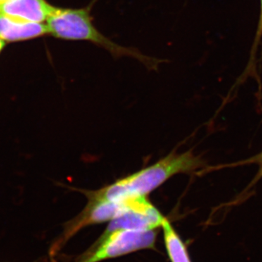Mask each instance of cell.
<instances>
[{
	"mask_svg": "<svg viewBox=\"0 0 262 262\" xmlns=\"http://www.w3.org/2000/svg\"><path fill=\"white\" fill-rule=\"evenodd\" d=\"M129 208L125 213L110 221L105 232L117 229L153 230L162 227L166 219L147 199L146 196L127 198Z\"/></svg>",
	"mask_w": 262,
	"mask_h": 262,
	"instance_id": "cell-4",
	"label": "cell"
},
{
	"mask_svg": "<svg viewBox=\"0 0 262 262\" xmlns=\"http://www.w3.org/2000/svg\"><path fill=\"white\" fill-rule=\"evenodd\" d=\"M203 166V160L192 151L171 153L151 166L91 192L98 198L112 201L146 196L173 176L192 173Z\"/></svg>",
	"mask_w": 262,
	"mask_h": 262,
	"instance_id": "cell-2",
	"label": "cell"
},
{
	"mask_svg": "<svg viewBox=\"0 0 262 262\" xmlns=\"http://www.w3.org/2000/svg\"><path fill=\"white\" fill-rule=\"evenodd\" d=\"M56 8L47 0H12L0 5V12L26 21L44 23Z\"/></svg>",
	"mask_w": 262,
	"mask_h": 262,
	"instance_id": "cell-6",
	"label": "cell"
},
{
	"mask_svg": "<svg viewBox=\"0 0 262 262\" xmlns=\"http://www.w3.org/2000/svg\"><path fill=\"white\" fill-rule=\"evenodd\" d=\"M5 45V42L3 40V39L0 38V53H1L2 51H3V48H4V46Z\"/></svg>",
	"mask_w": 262,
	"mask_h": 262,
	"instance_id": "cell-11",
	"label": "cell"
},
{
	"mask_svg": "<svg viewBox=\"0 0 262 262\" xmlns=\"http://www.w3.org/2000/svg\"><path fill=\"white\" fill-rule=\"evenodd\" d=\"M46 34H48L47 24L26 21L0 12V38L4 42H20Z\"/></svg>",
	"mask_w": 262,
	"mask_h": 262,
	"instance_id": "cell-7",
	"label": "cell"
},
{
	"mask_svg": "<svg viewBox=\"0 0 262 262\" xmlns=\"http://www.w3.org/2000/svg\"><path fill=\"white\" fill-rule=\"evenodd\" d=\"M10 1H12V0H0V5L5 4V3H8Z\"/></svg>",
	"mask_w": 262,
	"mask_h": 262,
	"instance_id": "cell-12",
	"label": "cell"
},
{
	"mask_svg": "<svg viewBox=\"0 0 262 262\" xmlns=\"http://www.w3.org/2000/svg\"><path fill=\"white\" fill-rule=\"evenodd\" d=\"M84 193L89 199V203L80 214L67 224L63 233V239H68L86 226L112 221L128 209L127 199L121 201H107L93 195L90 192Z\"/></svg>",
	"mask_w": 262,
	"mask_h": 262,
	"instance_id": "cell-5",
	"label": "cell"
},
{
	"mask_svg": "<svg viewBox=\"0 0 262 262\" xmlns=\"http://www.w3.org/2000/svg\"><path fill=\"white\" fill-rule=\"evenodd\" d=\"M48 34L71 41H86L106 50L115 58L130 57L141 62L149 70H155L163 60L143 54L136 48L120 46L108 39L95 27L89 7L62 8L57 7L46 21Z\"/></svg>",
	"mask_w": 262,
	"mask_h": 262,
	"instance_id": "cell-1",
	"label": "cell"
},
{
	"mask_svg": "<svg viewBox=\"0 0 262 262\" xmlns=\"http://www.w3.org/2000/svg\"><path fill=\"white\" fill-rule=\"evenodd\" d=\"M164 238L167 251L172 262H191L185 245L174 230L168 220L163 226Z\"/></svg>",
	"mask_w": 262,
	"mask_h": 262,
	"instance_id": "cell-8",
	"label": "cell"
},
{
	"mask_svg": "<svg viewBox=\"0 0 262 262\" xmlns=\"http://www.w3.org/2000/svg\"><path fill=\"white\" fill-rule=\"evenodd\" d=\"M257 164L258 165V170L256 173V177L253 179L251 185L256 184L258 181L262 178V151L259 154L256 155V156L252 157V158H248V159L244 160V161L241 162V164Z\"/></svg>",
	"mask_w": 262,
	"mask_h": 262,
	"instance_id": "cell-9",
	"label": "cell"
},
{
	"mask_svg": "<svg viewBox=\"0 0 262 262\" xmlns=\"http://www.w3.org/2000/svg\"><path fill=\"white\" fill-rule=\"evenodd\" d=\"M261 9H260L259 19H258V23L257 27V31H256V39H255L254 46L253 48H256L257 46L258 42L260 41L262 36V0H261Z\"/></svg>",
	"mask_w": 262,
	"mask_h": 262,
	"instance_id": "cell-10",
	"label": "cell"
},
{
	"mask_svg": "<svg viewBox=\"0 0 262 262\" xmlns=\"http://www.w3.org/2000/svg\"><path fill=\"white\" fill-rule=\"evenodd\" d=\"M156 232L153 230L117 229L104 232L94 251L79 262H98L139 250L154 247Z\"/></svg>",
	"mask_w": 262,
	"mask_h": 262,
	"instance_id": "cell-3",
	"label": "cell"
}]
</instances>
